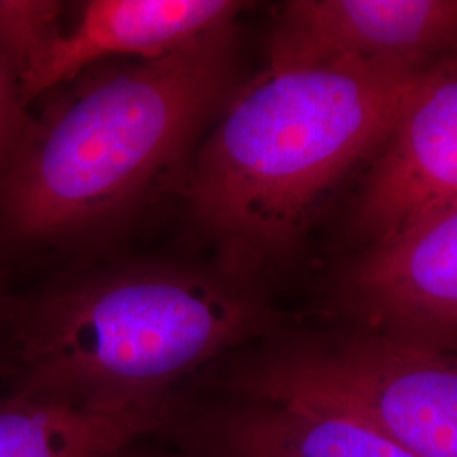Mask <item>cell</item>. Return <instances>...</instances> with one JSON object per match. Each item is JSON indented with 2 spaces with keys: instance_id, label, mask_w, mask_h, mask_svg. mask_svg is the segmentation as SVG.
Returning <instances> with one entry per match:
<instances>
[{
  "instance_id": "6da1fadb",
  "label": "cell",
  "mask_w": 457,
  "mask_h": 457,
  "mask_svg": "<svg viewBox=\"0 0 457 457\" xmlns=\"http://www.w3.org/2000/svg\"><path fill=\"white\" fill-rule=\"evenodd\" d=\"M444 65L334 63L266 70L198 149L187 180L188 211L249 277L290 254L327 196L379 151Z\"/></svg>"
},
{
  "instance_id": "7a4b0ae2",
  "label": "cell",
  "mask_w": 457,
  "mask_h": 457,
  "mask_svg": "<svg viewBox=\"0 0 457 457\" xmlns=\"http://www.w3.org/2000/svg\"><path fill=\"white\" fill-rule=\"evenodd\" d=\"M234 24L92 73L34 117L0 177V245L36 247L128 215L175 170L234 80Z\"/></svg>"
},
{
  "instance_id": "3957f363",
  "label": "cell",
  "mask_w": 457,
  "mask_h": 457,
  "mask_svg": "<svg viewBox=\"0 0 457 457\" xmlns=\"http://www.w3.org/2000/svg\"><path fill=\"white\" fill-rule=\"evenodd\" d=\"M245 275L134 266L4 305L12 393L119 403L171 388L271 322Z\"/></svg>"
},
{
  "instance_id": "277c9868",
  "label": "cell",
  "mask_w": 457,
  "mask_h": 457,
  "mask_svg": "<svg viewBox=\"0 0 457 457\" xmlns=\"http://www.w3.org/2000/svg\"><path fill=\"white\" fill-rule=\"evenodd\" d=\"M236 396L292 395L343 410L419 457H457V351L354 330L285 347L230 378Z\"/></svg>"
},
{
  "instance_id": "5b68a950",
  "label": "cell",
  "mask_w": 457,
  "mask_h": 457,
  "mask_svg": "<svg viewBox=\"0 0 457 457\" xmlns=\"http://www.w3.org/2000/svg\"><path fill=\"white\" fill-rule=\"evenodd\" d=\"M336 307L356 330L457 351V202L362 245Z\"/></svg>"
},
{
  "instance_id": "8992f818",
  "label": "cell",
  "mask_w": 457,
  "mask_h": 457,
  "mask_svg": "<svg viewBox=\"0 0 457 457\" xmlns=\"http://www.w3.org/2000/svg\"><path fill=\"white\" fill-rule=\"evenodd\" d=\"M271 71L334 63H457V0H292L266 45Z\"/></svg>"
},
{
  "instance_id": "52a82bcc",
  "label": "cell",
  "mask_w": 457,
  "mask_h": 457,
  "mask_svg": "<svg viewBox=\"0 0 457 457\" xmlns=\"http://www.w3.org/2000/svg\"><path fill=\"white\" fill-rule=\"evenodd\" d=\"M249 4L237 0H92L79 21L60 28L21 75L28 105L53 88L112 60L170 54L204 34L230 26Z\"/></svg>"
},
{
  "instance_id": "ba28073f",
  "label": "cell",
  "mask_w": 457,
  "mask_h": 457,
  "mask_svg": "<svg viewBox=\"0 0 457 457\" xmlns=\"http://www.w3.org/2000/svg\"><path fill=\"white\" fill-rule=\"evenodd\" d=\"M457 202V71L413 100L376 154L351 230L362 245Z\"/></svg>"
},
{
  "instance_id": "9c48e42d",
  "label": "cell",
  "mask_w": 457,
  "mask_h": 457,
  "mask_svg": "<svg viewBox=\"0 0 457 457\" xmlns=\"http://www.w3.org/2000/svg\"><path fill=\"white\" fill-rule=\"evenodd\" d=\"M209 437L219 457H419L351 413L292 395L237 396Z\"/></svg>"
},
{
  "instance_id": "30bf717a",
  "label": "cell",
  "mask_w": 457,
  "mask_h": 457,
  "mask_svg": "<svg viewBox=\"0 0 457 457\" xmlns=\"http://www.w3.org/2000/svg\"><path fill=\"white\" fill-rule=\"evenodd\" d=\"M164 395L119 403H73L9 393L0 398V457H109L168 424Z\"/></svg>"
},
{
  "instance_id": "8fae6325",
  "label": "cell",
  "mask_w": 457,
  "mask_h": 457,
  "mask_svg": "<svg viewBox=\"0 0 457 457\" xmlns=\"http://www.w3.org/2000/svg\"><path fill=\"white\" fill-rule=\"evenodd\" d=\"M60 2L0 0V51L21 75L53 34L62 28Z\"/></svg>"
},
{
  "instance_id": "7c38bea8",
  "label": "cell",
  "mask_w": 457,
  "mask_h": 457,
  "mask_svg": "<svg viewBox=\"0 0 457 457\" xmlns=\"http://www.w3.org/2000/svg\"><path fill=\"white\" fill-rule=\"evenodd\" d=\"M31 122L33 114L22 96L17 71L0 51V177L22 145Z\"/></svg>"
},
{
  "instance_id": "4fadbf2b",
  "label": "cell",
  "mask_w": 457,
  "mask_h": 457,
  "mask_svg": "<svg viewBox=\"0 0 457 457\" xmlns=\"http://www.w3.org/2000/svg\"><path fill=\"white\" fill-rule=\"evenodd\" d=\"M129 447H126V449H120V451H117L114 454H111L109 457H162V456H143V454H132L128 451Z\"/></svg>"
},
{
  "instance_id": "5bb4252c",
  "label": "cell",
  "mask_w": 457,
  "mask_h": 457,
  "mask_svg": "<svg viewBox=\"0 0 457 457\" xmlns=\"http://www.w3.org/2000/svg\"><path fill=\"white\" fill-rule=\"evenodd\" d=\"M5 371V360H4V356L0 354V375Z\"/></svg>"
},
{
  "instance_id": "9a60e30c",
  "label": "cell",
  "mask_w": 457,
  "mask_h": 457,
  "mask_svg": "<svg viewBox=\"0 0 457 457\" xmlns=\"http://www.w3.org/2000/svg\"><path fill=\"white\" fill-rule=\"evenodd\" d=\"M2 309H4V302H0V317H2Z\"/></svg>"
}]
</instances>
